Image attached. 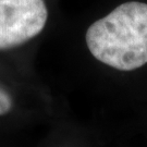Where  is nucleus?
<instances>
[{
	"instance_id": "obj_1",
	"label": "nucleus",
	"mask_w": 147,
	"mask_h": 147,
	"mask_svg": "<svg viewBox=\"0 0 147 147\" xmlns=\"http://www.w3.org/2000/svg\"><path fill=\"white\" fill-rule=\"evenodd\" d=\"M90 53L120 71H133L147 63V3L124 2L94 22L86 32Z\"/></svg>"
},
{
	"instance_id": "obj_2",
	"label": "nucleus",
	"mask_w": 147,
	"mask_h": 147,
	"mask_svg": "<svg viewBox=\"0 0 147 147\" xmlns=\"http://www.w3.org/2000/svg\"><path fill=\"white\" fill-rule=\"evenodd\" d=\"M47 18L44 0H0V50L18 47L37 36Z\"/></svg>"
},
{
	"instance_id": "obj_3",
	"label": "nucleus",
	"mask_w": 147,
	"mask_h": 147,
	"mask_svg": "<svg viewBox=\"0 0 147 147\" xmlns=\"http://www.w3.org/2000/svg\"><path fill=\"white\" fill-rule=\"evenodd\" d=\"M12 98L10 94L0 86V116L7 115L12 109Z\"/></svg>"
}]
</instances>
